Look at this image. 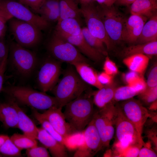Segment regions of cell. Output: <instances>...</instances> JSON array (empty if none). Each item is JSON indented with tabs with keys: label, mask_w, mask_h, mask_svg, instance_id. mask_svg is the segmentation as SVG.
<instances>
[{
	"label": "cell",
	"mask_w": 157,
	"mask_h": 157,
	"mask_svg": "<svg viewBox=\"0 0 157 157\" xmlns=\"http://www.w3.org/2000/svg\"><path fill=\"white\" fill-rule=\"evenodd\" d=\"M60 16L58 22L67 18L76 19L81 26L82 23L78 0H58Z\"/></svg>",
	"instance_id": "23"
},
{
	"label": "cell",
	"mask_w": 157,
	"mask_h": 157,
	"mask_svg": "<svg viewBox=\"0 0 157 157\" xmlns=\"http://www.w3.org/2000/svg\"><path fill=\"white\" fill-rule=\"evenodd\" d=\"M83 131H77L63 137V144L67 149L70 151L76 150L84 144Z\"/></svg>",
	"instance_id": "29"
},
{
	"label": "cell",
	"mask_w": 157,
	"mask_h": 157,
	"mask_svg": "<svg viewBox=\"0 0 157 157\" xmlns=\"http://www.w3.org/2000/svg\"><path fill=\"white\" fill-rule=\"evenodd\" d=\"M96 7L106 33L112 42L122 41V31L126 19L113 5L106 6L98 4Z\"/></svg>",
	"instance_id": "9"
},
{
	"label": "cell",
	"mask_w": 157,
	"mask_h": 157,
	"mask_svg": "<svg viewBox=\"0 0 157 157\" xmlns=\"http://www.w3.org/2000/svg\"><path fill=\"white\" fill-rule=\"evenodd\" d=\"M93 93L89 89L65 106L63 113L66 121L77 131L83 130L92 120L94 111Z\"/></svg>",
	"instance_id": "1"
},
{
	"label": "cell",
	"mask_w": 157,
	"mask_h": 157,
	"mask_svg": "<svg viewBox=\"0 0 157 157\" xmlns=\"http://www.w3.org/2000/svg\"><path fill=\"white\" fill-rule=\"evenodd\" d=\"M121 56L125 58L138 54L151 56L157 54V41L144 44H137L124 48L121 52Z\"/></svg>",
	"instance_id": "24"
},
{
	"label": "cell",
	"mask_w": 157,
	"mask_h": 157,
	"mask_svg": "<svg viewBox=\"0 0 157 157\" xmlns=\"http://www.w3.org/2000/svg\"><path fill=\"white\" fill-rule=\"evenodd\" d=\"M149 60L148 56L138 54L124 58L123 63L130 70L135 72L142 76L147 69Z\"/></svg>",
	"instance_id": "26"
},
{
	"label": "cell",
	"mask_w": 157,
	"mask_h": 157,
	"mask_svg": "<svg viewBox=\"0 0 157 157\" xmlns=\"http://www.w3.org/2000/svg\"><path fill=\"white\" fill-rule=\"evenodd\" d=\"M157 108V100L152 103L150 105L149 108L151 110H156Z\"/></svg>",
	"instance_id": "54"
},
{
	"label": "cell",
	"mask_w": 157,
	"mask_h": 157,
	"mask_svg": "<svg viewBox=\"0 0 157 157\" xmlns=\"http://www.w3.org/2000/svg\"><path fill=\"white\" fill-rule=\"evenodd\" d=\"M37 140L48 149L53 157L68 156L64 145L55 139L42 127L38 128Z\"/></svg>",
	"instance_id": "18"
},
{
	"label": "cell",
	"mask_w": 157,
	"mask_h": 157,
	"mask_svg": "<svg viewBox=\"0 0 157 157\" xmlns=\"http://www.w3.org/2000/svg\"><path fill=\"white\" fill-rule=\"evenodd\" d=\"M148 87L157 86V66L156 64L151 70L148 75L147 82Z\"/></svg>",
	"instance_id": "42"
},
{
	"label": "cell",
	"mask_w": 157,
	"mask_h": 157,
	"mask_svg": "<svg viewBox=\"0 0 157 157\" xmlns=\"http://www.w3.org/2000/svg\"><path fill=\"white\" fill-rule=\"evenodd\" d=\"M140 76H142L137 73L130 70L125 73L124 76V78L126 82L129 85L132 83Z\"/></svg>",
	"instance_id": "47"
},
{
	"label": "cell",
	"mask_w": 157,
	"mask_h": 157,
	"mask_svg": "<svg viewBox=\"0 0 157 157\" xmlns=\"http://www.w3.org/2000/svg\"><path fill=\"white\" fill-rule=\"evenodd\" d=\"M1 91L17 103L36 110H46L52 107H59L54 96L29 87L9 85L3 87Z\"/></svg>",
	"instance_id": "2"
},
{
	"label": "cell",
	"mask_w": 157,
	"mask_h": 157,
	"mask_svg": "<svg viewBox=\"0 0 157 157\" xmlns=\"http://www.w3.org/2000/svg\"><path fill=\"white\" fill-rule=\"evenodd\" d=\"M138 94L135 90L128 85L117 87L115 91L113 102L126 100Z\"/></svg>",
	"instance_id": "32"
},
{
	"label": "cell",
	"mask_w": 157,
	"mask_h": 157,
	"mask_svg": "<svg viewBox=\"0 0 157 157\" xmlns=\"http://www.w3.org/2000/svg\"><path fill=\"white\" fill-rule=\"evenodd\" d=\"M19 0V1H20L21 0Z\"/></svg>",
	"instance_id": "57"
},
{
	"label": "cell",
	"mask_w": 157,
	"mask_h": 157,
	"mask_svg": "<svg viewBox=\"0 0 157 157\" xmlns=\"http://www.w3.org/2000/svg\"><path fill=\"white\" fill-rule=\"evenodd\" d=\"M10 139L19 149H27L38 145L37 140L32 138L25 134L15 133Z\"/></svg>",
	"instance_id": "31"
},
{
	"label": "cell",
	"mask_w": 157,
	"mask_h": 157,
	"mask_svg": "<svg viewBox=\"0 0 157 157\" xmlns=\"http://www.w3.org/2000/svg\"><path fill=\"white\" fill-rule=\"evenodd\" d=\"M81 6H84L95 2V0H78Z\"/></svg>",
	"instance_id": "51"
},
{
	"label": "cell",
	"mask_w": 157,
	"mask_h": 157,
	"mask_svg": "<svg viewBox=\"0 0 157 157\" xmlns=\"http://www.w3.org/2000/svg\"><path fill=\"white\" fill-rule=\"evenodd\" d=\"M117 88L116 84L113 81L110 84L103 85L98 91L93 92L94 104L100 108L113 102L115 91Z\"/></svg>",
	"instance_id": "21"
},
{
	"label": "cell",
	"mask_w": 157,
	"mask_h": 157,
	"mask_svg": "<svg viewBox=\"0 0 157 157\" xmlns=\"http://www.w3.org/2000/svg\"><path fill=\"white\" fill-rule=\"evenodd\" d=\"M141 100L147 105H150L157 100V86L147 87L143 92L138 94Z\"/></svg>",
	"instance_id": "35"
},
{
	"label": "cell",
	"mask_w": 157,
	"mask_h": 157,
	"mask_svg": "<svg viewBox=\"0 0 157 157\" xmlns=\"http://www.w3.org/2000/svg\"><path fill=\"white\" fill-rule=\"evenodd\" d=\"M26 154L28 157H50L47 149L43 147H35L26 149Z\"/></svg>",
	"instance_id": "36"
},
{
	"label": "cell",
	"mask_w": 157,
	"mask_h": 157,
	"mask_svg": "<svg viewBox=\"0 0 157 157\" xmlns=\"http://www.w3.org/2000/svg\"><path fill=\"white\" fill-rule=\"evenodd\" d=\"M116 0H95L98 4L103 6H110L115 3Z\"/></svg>",
	"instance_id": "49"
},
{
	"label": "cell",
	"mask_w": 157,
	"mask_h": 157,
	"mask_svg": "<svg viewBox=\"0 0 157 157\" xmlns=\"http://www.w3.org/2000/svg\"><path fill=\"white\" fill-rule=\"evenodd\" d=\"M70 64L74 67L81 79L85 83L98 89L103 87V85L99 82L98 80V74L88 63L76 62Z\"/></svg>",
	"instance_id": "20"
},
{
	"label": "cell",
	"mask_w": 157,
	"mask_h": 157,
	"mask_svg": "<svg viewBox=\"0 0 157 157\" xmlns=\"http://www.w3.org/2000/svg\"><path fill=\"white\" fill-rule=\"evenodd\" d=\"M6 31V29L0 30V40L4 39Z\"/></svg>",
	"instance_id": "55"
},
{
	"label": "cell",
	"mask_w": 157,
	"mask_h": 157,
	"mask_svg": "<svg viewBox=\"0 0 157 157\" xmlns=\"http://www.w3.org/2000/svg\"><path fill=\"white\" fill-rule=\"evenodd\" d=\"M0 8L12 17L31 23L41 31L47 29L50 23L32 12L24 5L14 0H2Z\"/></svg>",
	"instance_id": "10"
},
{
	"label": "cell",
	"mask_w": 157,
	"mask_h": 157,
	"mask_svg": "<svg viewBox=\"0 0 157 157\" xmlns=\"http://www.w3.org/2000/svg\"><path fill=\"white\" fill-rule=\"evenodd\" d=\"M21 150L12 141L10 137L0 147V153L10 157H22Z\"/></svg>",
	"instance_id": "33"
},
{
	"label": "cell",
	"mask_w": 157,
	"mask_h": 157,
	"mask_svg": "<svg viewBox=\"0 0 157 157\" xmlns=\"http://www.w3.org/2000/svg\"><path fill=\"white\" fill-rule=\"evenodd\" d=\"M0 121L6 127L18 128L17 110L10 102L0 103Z\"/></svg>",
	"instance_id": "22"
},
{
	"label": "cell",
	"mask_w": 157,
	"mask_h": 157,
	"mask_svg": "<svg viewBox=\"0 0 157 157\" xmlns=\"http://www.w3.org/2000/svg\"><path fill=\"white\" fill-rule=\"evenodd\" d=\"M8 47L7 62L18 75L24 78L31 76L38 64L36 54L15 42H11Z\"/></svg>",
	"instance_id": "5"
},
{
	"label": "cell",
	"mask_w": 157,
	"mask_h": 157,
	"mask_svg": "<svg viewBox=\"0 0 157 157\" xmlns=\"http://www.w3.org/2000/svg\"><path fill=\"white\" fill-rule=\"evenodd\" d=\"M40 14L43 18L49 23L51 22H58L60 16V12L59 11H47Z\"/></svg>",
	"instance_id": "43"
},
{
	"label": "cell",
	"mask_w": 157,
	"mask_h": 157,
	"mask_svg": "<svg viewBox=\"0 0 157 157\" xmlns=\"http://www.w3.org/2000/svg\"><path fill=\"white\" fill-rule=\"evenodd\" d=\"M7 22L0 14V30L6 29V24Z\"/></svg>",
	"instance_id": "52"
},
{
	"label": "cell",
	"mask_w": 157,
	"mask_h": 157,
	"mask_svg": "<svg viewBox=\"0 0 157 157\" xmlns=\"http://www.w3.org/2000/svg\"><path fill=\"white\" fill-rule=\"evenodd\" d=\"M62 108L52 107L40 113L32 108V113L47 120L55 129L63 137L77 131L66 120Z\"/></svg>",
	"instance_id": "15"
},
{
	"label": "cell",
	"mask_w": 157,
	"mask_h": 157,
	"mask_svg": "<svg viewBox=\"0 0 157 157\" xmlns=\"http://www.w3.org/2000/svg\"><path fill=\"white\" fill-rule=\"evenodd\" d=\"M80 11L84 17L87 28L93 36L104 43L106 49L112 47L113 42L109 38L104 24L98 13L95 2L84 6H81Z\"/></svg>",
	"instance_id": "11"
},
{
	"label": "cell",
	"mask_w": 157,
	"mask_h": 157,
	"mask_svg": "<svg viewBox=\"0 0 157 157\" xmlns=\"http://www.w3.org/2000/svg\"><path fill=\"white\" fill-rule=\"evenodd\" d=\"M83 131L84 137V145L76 150L74 156L93 157L103 147L99 134L92 119Z\"/></svg>",
	"instance_id": "14"
},
{
	"label": "cell",
	"mask_w": 157,
	"mask_h": 157,
	"mask_svg": "<svg viewBox=\"0 0 157 157\" xmlns=\"http://www.w3.org/2000/svg\"><path fill=\"white\" fill-rule=\"evenodd\" d=\"M8 57L6 58L0 64V92L3 88L4 74L7 64Z\"/></svg>",
	"instance_id": "48"
},
{
	"label": "cell",
	"mask_w": 157,
	"mask_h": 157,
	"mask_svg": "<svg viewBox=\"0 0 157 157\" xmlns=\"http://www.w3.org/2000/svg\"><path fill=\"white\" fill-rule=\"evenodd\" d=\"M155 5L157 6V0H150Z\"/></svg>",
	"instance_id": "56"
},
{
	"label": "cell",
	"mask_w": 157,
	"mask_h": 157,
	"mask_svg": "<svg viewBox=\"0 0 157 157\" xmlns=\"http://www.w3.org/2000/svg\"><path fill=\"white\" fill-rule=\"evenodd\" d=\"M147 19L144 17L132 15L126 19L122 31V41L133 44L136 42Z\"/></svg>",
	"instance_id": "16"
},
{
	"label": "cell",
	"mask_w": 157,
	"mask_h": 157,
	"mask_svg": "<svg viewBox=\"0 0 157 157\" xmlns=\"http://www.w3.org/2000/svg\"><path fill=\"white\" fill-rule=\"evenodd\" d=\"M144 147L140 149L138 157H156L157 154L151 147L149 143L143 144Z\"/></svg>",
	"instance_id": "41"
},
{
	"label": "cell",
	"mask_w": 157,
	"mask_h": 157,
	"mask_svg": "<svg viewBox=\"0 0 157 157\" xmlns=\"http://www.w3.org/2000/svg\"><path fill=\"white\" fill-rule=\"evenodd\" d=\"M70 65L51 90L60 107L65 106L89 89V85L81 79L74 67Z\"/></svg>",
	"instance_id": "3"
},
{
	"label": "cell",
	"mask_w": 157,
	"mask_h": 157,
	"mask_svg": "<svg viewBox=\"0 0 157 157\" xmlns=\"http://www.w3.org/2000/svg\"><path fill=\"white\" fill-rule=\"evenodd\" d=\"M54 32L58 34L76 36L81 33L82 28L76 19L69 18L58 22Z\"/></svg>",
	"instance_id": "28"
},
{
	"label": "cell",
	"mask_w": 157,
	"mask_h": 157,
	"mask_svg": "<svg viewBox=\"0 0 157 157\" xmlns=\"http://www.w3.org/2000/svg\"><path fill=\"white\" fill-rule=\"evenodd\" d=\"M82 32L85 40L91 47L104 56H107V49L101 40L91 34L86 27L82 28Z\"/></svg>",
	"instance_id": "30"
},
{
	"label": "cell",
	"mask_w": 157,
	"mask_h": 157,
	"mask_svg": "<svg viewBox=\"0 0 157 157\" xmlns=\"http://www.w3.org/2000/svg\"><path fill=\"white\" fill-rule=\"evenodd\" d=\"M9 138V137L6 135H0V147Z\"/></svg>",
	"instance_id": "53"
},
{
	"label": "cell",
	"mask_w": 157,
	"mask_h": 157,
	"mask_svg": "<svg viewBox=\"0 0 157 157\" xmlns=\"http://www.w3.org/2000/svg\"><path fill=\"white\" fill-rule=\"evenodd\" d=\"M119 104L125 116L133 125L142 136L144 124L151 116L149 110L140 101L133 98Z\"/></svg>",
	"instance_id": "13"
},
{
	"label": "cell",
	"mask_w": 157,
	"mask_h": 157,
	"mask_svg": "<svg viewBox=\"0 0 157 157\" xmlns=\"http://www.w3.org/2000/svg\"><path fill=\"white\" fill-rule=\"evenodd\" d=\"M74 46L82 54L93 61L99 62L104 56L91 47L84 38L82 32L79 35L72 36L56 33Z\"/></svg>",
	"instance_id": "17"
},
{
	"label": "cell",
	"mask_w": 157,
	"mask_h": 157,
	"mask_svg": "<svg viewBox=\"0 0 157 157\" xmlns=\"http://www.w3.org/2000/svg\"><path fill=\"white\" fill-rule=\"evenodd\" d=\"M1 0H0V1Z\"/></svg>",
	"instance_id": "58"
},
{
	"label": "cell",
	"mask_w": 157,
	"mask_h": 157,
	"mask_svg": "<svg viewBox=\"0 0 157 157\" xmlns=\"http://www.w3.org/2000/svg\"><path fill=\"white\" fill-rule=\"evenodd\" d=\"M144 143H139L130 146L124 152L122 157H138L140 150Z\"/></svg>",
	"instance_id": "38"
},
{
	"label": "cell",
	"mask_w": 157,
	"mask_h": 157,
	"mask_svg": "<svg viewBox=\"0 0 157 157\" xmlns=\"http://www.w3.org/2000/svg\"><path fill=\"white\" fill-rule=\"evenodd\" d=\"M130 9L131 14L148 19L157 13V6L150 0H136L131 5Z\"/></svg>",
	"instance_id": "27"
},
{
	"label": "cell",
	"mask_w": 157,
	"mask_h": 157,
	"mask_svg": "<svg viewBox=\"0 0 157 157\" xmlns=\"http://www.w3.org/2000/svg\"><path fill=\"white\" fill-rule=\"evenodd\" d=\"M115 105L114 126L115 135L113 150L116 156L122 157L124 152L130 146L144 142L133 125L123 114L119 104Z\"/></svg>",
	"instance_id": "4"
},
{
	"label": "cell",
	"mask_w": 157,
	"mask_h": 157,
	"mask_svg": "<svg viewBox=\"0 0 157 157\" xmlns=\"http://www.w3.org/2000/svg\"><path fill=\"white\" fill-rule=\"evenodd\" d=\"M128 85L133 88L137 92L138 95L144 91L147 87L146 82L142 76H140Z\"/></svg>",
	"instance_id": "40"
},
{
	"label": "cell",
	"mask_w": 157,
	"mask_h": 157,
	"mask_svg": "<svg viewBox=\"0 0 157 157\" xmlns=\"http://www.w3.org/2000/svg\"><path fill=\"white\" fill-rule=\"evenodd\" d=\"M9 47L6 43L4 40H0V64L4 59L8 57Z\"/></svg>",
	"instance_id": "46"
},
{
	"label": "cell",
	"mask_w": 157,
	"mask_h": 157,
	"mask_svg": "<svg viewBox=\"0 0 157 157\" xmlns=\"http://www.w3.org/2000/svg\"><path fill=\"white\" fill-rule=\"evenodd\" d=\"M10 31L17 43L25 48L37 46L42 37L41 30L35 25L14 18L9 21Z\"/></svg>",
	"instance_id": "8"
},
{
	"label": "cell",
	"mask_w": 157,
	"mask_h": 157,
	"mask_svg": "<svg viewBox=\"0 0 157 157\" xmlns=\"http://www.w3.org/2000/svg\"><path fill=\"white\" fill-rule=\"evenodd\" d=\"M61 62L51 57L47 58L38 73L36 81L41 91H51L58 83L61 72Z\"/></svg>",
	"instance_id": "12"
},
{
	"label": "cell",
	"mask_w": 157,
	"mask_h": 157,
	"mask_svg": "<svg viewBox=\"0 0 157 157\" xmlns=\"http://www.w3.org/2000/svg\"><path fill=\"white\" fill-rule=\"evenodd\" d=\"M45 0H21L19 2L27 6L37 13L40 6Z\"/></svg>",
	"instance_id": "44"
},
{
	"label": "cell",
	"mask_w": 157,
	"mask_h": 157,
	"mask_svg": "<svg viewBox=\"0 0 157 157\" xmlns=\"http://www.w3.org/2000/svg\"><path fill=\"white\" fill-rule=\"evenodd\" d=\"M98 78L99 82L103 85H108L113 82V76L104 71L98 74Z\"/></svg>",
	"instance_id": "45"
},
{
	"label": "cell",
	"mask_w": 157,
	"mask_h": 157,
	"mask_svg": "<svg viewBox=\"0 0 157 157\" xmlns=\"http://www.w3.org/2000/svg\"><path fill=\"white\" fill-rule=\"evenodd\" d=\"M155 41H157V13L145 23L135 43L144 44Z\"/></svg>",
	"instance_id": "25"
},
{
	"label": "cell",
	"mask_w": 157,
	"mask_h": 157,
	"mask_svg": "<svg viewBox=\"0 0 157 157\" xmlns=\"http://www.w3.org/2000/svg\"><path fill=\"white\" fill-rule=\"evenodd\" d=\"M51 57L60 62L71 64L76 62L88 63V60L73 44L53 33L47 45Z\"/></svg>",
	"instance_id": "6"
},
{
	"label": "cell",
	"mask_w": 157,
	"mask_h": 157,
	"mask_svg": "<svg viewBox=\"0 0 157 157\" xmlns=\"http://www.w3.org/2000/svg\"><path fill=\"white\" fill-rule=\"evenodd\" d=\"M8 101L15 107L18 115V128L22 130L24 134L28 136L37 140L38 129L32 120L25 113L13 99L9 97Z\"/></svg>",
	"instance_id": "19"
},
{
	"label": "cell",
	"mask_w": 157,
	"mask_h": 157,
	"mask_svg": "<svg viewBox=\"0 0 157 157\" xmlns=\"http://www.w3.org/2000/svg\"><path fill=\"white\" fill-rule=\"evenodd\" d=\"M103 69L104 72L113 76L118 72V69L115 64L107 56L105 58Z\"/></svg>",
	"instance_id": "39"
},
{
	"label": "cell",
	"mask_w": 157,
	"mask_h": 157,
	"mask_svg": "<svg viewBox=\"0 0 157 157\" xmlns=\"http://www.w3.org/2000/svg\"><path fill=\"white\" fill-rule=\"evenodd\" d=\"M50 11H60L58 0H45L37 13L40 14L43 12Z\"/></svg>",
	"instance_id": "37"
},
{
	"label": "cell",
	"mask_w": 157,
	"mask_h": 157,
	"mask_svg": "<svg viewBox=\"0 0 157 157\" xmlns=\"http://www.w3.org/2000/svg\"><path fill=\"white\" fill-rule=\"evenodd\" d=\"M136 0H116L115 3L119 6H128L131 5Z\"/></svg>",
	"instance_id": "50"
},
{
	"label": "cell",
	"mask_w": 157,
	"mask_h": 157,
	"mask_svg": "<svg viewBox=\"0 0 157 157\" xmlns=\"http://www.w3.org/2000/svg\"><path fill=\"white\" fill-rule=\"evenodd\" d=\"M33 114L34 117L41 124L43 128L58 141L64 144L63 137L55 129L47 120L34 113H33Z\"/></svg>",
	"instance_id": "34"
},
{
	"label": "cell",
	"mask_w": 157,
	"mask_h": 157,
	"mask_svg": "<svg viewBox=\"0 0 157 157\" xmlns=\"http://www.w3.org/2000/svg\"><path fill=\"white\" fill-rule=\"evenodd\" d=\"M95 110L92 119L100 136L103 147H108L115 132L116 106L113 102Z\"/></svg>",
	"instance_id": "7"
}]
</instances>
